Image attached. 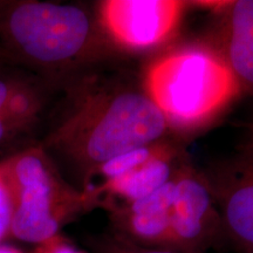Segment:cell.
<instances>
[{
  "label": "cell",
  "mask_w": 253,
  "mask_h": 253,
  "mask_svg": "<svg viewBox=\"0 0 253 253\" xmlns=\"http://www.w3.org/2000/svg\"><path fill=\"white\" fill-rule=\"evenodd\" d=\"M62 108L41 142L91 190L99 170L113 158L166 140L169 126L143 80L88 69L68 79Z\"/></svg>",
  "instance_id": "6da1fadb"
},
{
  "label": "cell",
  "mask_w": 253,
  "mask_h": 253,
  "mask_svg": "<svg viewBox=\"0 0 253 253\" xmlns=\"http://www.w3.org/2000/svg\"><path fill=\"white\" fill-rule=\"evenodd\" d=\"M108 42L96 13L84 6L0 1V59L49 81L91 69Z\"/></svg>",
  "instance_id": "7a4b0ae2"
},
{
  "label": "cell",
  "mask_w": 253,
  "mask_h": 253,
  "mask_svg": "<svg viewBox=\"0 0 253 253\" xmlns=\"http://www.w3.org/2000/svg\"><path fill=\"white\" fill-rule=\"evenodd\" d=\"M103 208L114 236L137 245L205 253L225 237L211 186L191 166L153 194Z\"/></svg>",
  "instance_id": "3957f363"
},
{
  "label": "cell",
  "mask_w": 253,
  "mask_h": 253,
  "mask_svg": "<svg viewBox=\"0 0 253 253\" xmlns=\"http://www.w3.org/2000/svg\"><path fill=\"white\" fill-rule=\"evenodd\" d=\"M11 204L9 239L42 244L79 216L102 207L100 195L68 183L48 153L30 143L0 160Z\"/></svg>",
  "instance_id": "277c9868"
},
{
  "label": "cell",
  "mask_w": 253,
  "mask_h": 253,
  "mask_svg": "<svg viewBox=\"0 0 253 253\" xmlns=\"http://www.w3.org/2000/svg\"><path fill=\"white\" fill-rule=\"evenodd\" d=\"M142 80L171 131L205 126L240 91L221 53L204 45L166 53L150 63Z\"/></svg>",
  "instance_id": "5b68a950"
},
{
  "label": "cell",
  "mask_w": 253,
  "mask_h": 253,
  "mask_svg": "<svg viewBox=\"0 0 253 253\" xmlns=\"http://www.w3.org/2000/svg\"><path fill=\"white\" fill-rule=\"evenodd\" d=\"M188 166L181 148L166 138L113 158L99 170L91 189L100 195L102 207L108 202L136 201L153 194Z\"/></svg>",
  "instance_id": "8992f818"
},
{
  "label": "cell",
  "mask_w": 253,
  "mask_h": 253,
  "mask_svg": "<svg viewBox=\"0 0 253 253\" xmlns=\"http://www.w3.org/2000/svg\"><path fill=\"white\" fill-rule=\"evenodd\" d=\"M185 2L177 0H106L95 13L110 42L131 50L160 46L175 32Z\"/></svg>",
  "instance_id": "52a82bcc"
},
{
  "label": "cell",
  "mask_w": 253,
  "mask_h": 253,
  "mask_svg": "<svg viewBox=\"0 0 253 253\" xmlns=\"http://www.w3.org/2000/svg\"><path fill=\"white\" fill-rule=\"evenodd\" d=\"M209 184L225 238L242 253H253V158L239 154L220 173V178Z\"/></svg>",
  "instance_id": "ba28073f"
},
{
  "label": "cell",
  "mask_w": 253,
  "mask_h": 253,
  "mask_svg": "<svg viewBox=\"0 0 253 253\" xmlns=\"http://www.w3.org/2000/svg\"><path fill=\"white\" fill-rule=\"evenodd\" d=\"M223 43L219 52L240 89L253 93V0L223 5Z\"/></svg>",
  "instance_id": "9c48e42d"
},
{
  "label": "cell",
  "mask_w": 253,
  "mask_h": 253,
  "mask_svg": "<svg viewBox=\"0 0 253 253\" xmlns=\"http://www.w3.org/2000/svg\"><path fill=\"white\" fill-rule=\"evenodd\" d=\"M50 81L9 65L0 67V115L40 119L50 93Z\"/></svg>",
  "instance_id": "30bf717a"
},
{
  "label": "cell",
  "mask_w": 253,
  "mask_h": 253,
  "mask_svg": "<svg viewBox=\"0 0 253 253\" xmlns=\"http://www.w3.org/2000/svg\"><path fill=\"white\" fill-rule=\"evenodd\" d=\"M39 120L25 116L0 115V151L21 143L38 126Z\"/></svg>",
  "instance_id": "8fae6325"
},
{
  "label": "cell",
  "mask_w": 253,
  "mask_h": 253,
  "mask_svg": "<svg viewBox=\"0 0 253 253\" xmlns=\"http://www.w3.org/2000/svg\"><path fill=\"white\" fill-rule=\"evenodd\" d=\"M99 253H198L181 251V250L167 249V248H151V246H142L126 242L119 237L113 236L101 246Z\"/></svg>",
  "instance_id": "7c38bea8"
},
{
  "label": "cell",
  "mask_w": 253,
  "mask_h": 253,
  "mask_svg": "<svg viewBox=\"0 0 253 253\" xmlns=\"http://www.w3.org/2000/svg\"><path fill=\"white\" fill-rule=\"evenodd\" d=\"M11 229V204L4 181L0 177V243L9 239Z\"/></svg>",
  "instance_id": "4fadbf2b"
},
{
  "label": "cell",
  "mask_w": 253,
  "mask_h": 253,
  "mask_svg": "<svg viewBox=\"0 0 253 253\" xmlns=\"http://www.w3.org/2000/svg\"><path fill=\"white\" fill-rule=\"evenodd\" d=\"M33 253H84L82 250H79L58 236L55 238L48 240L38 245Z\"/></svg>",
  "instance_id": "5bb4252c"
},
{
  "label": "cell",
  "mask_w": 253,
  "mask_h": 253,
  "mask_svg": "<svg viewBox=\"0 0 253 253\" xmlns=\"http://www.w3.org/2000/svg\"><path fill=\"white\" fill-rule=\"evenodd\" d=\"M240 154L246 155V156L253 158V125L250 126L248 141H246L245 143L242 145V148H240Z\"/></svg>",
  "instance_id": "9a60e30c"
},
{
  "label": "cell",
  "mask_w": 253,
  "mask_h": 253,
  "mask_svg": "<svg viewBox=\"0 0 253 253\" xmlns=\"http://www.w3.org/2000/svg\"><path fill=\"white\" fill-rule=\"evenodd\" d=\"M0 253H23V251H20L13 245L8 244V243L2 242L0 243Z\"/></svg>",
  "instance_id": "2e32d148"
}]
</instances>
